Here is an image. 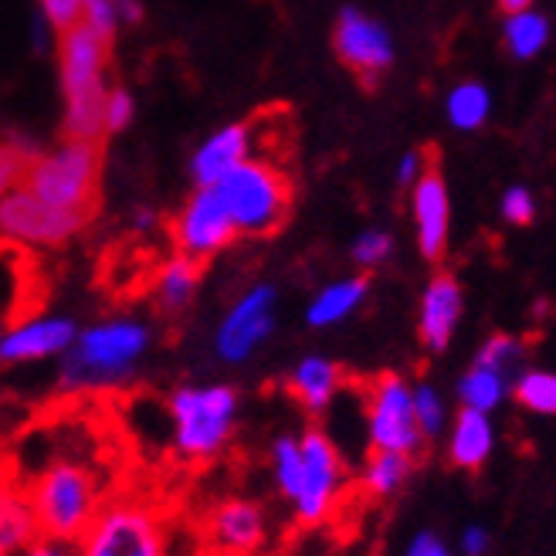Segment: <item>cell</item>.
<instances>
[{"label":"cell","mask_w":556,"mask_h":556,"mask_svg":"<svg viewBox=\"0 0 556 556\" xmlns=\"http://www.w3.org/2000/svg\"><path fill=\"white\" fill-rule=\"evenodd\" d=\"M465 313V292L455 275H434L421 292V305H417V337H421L425 350L444 353L455 340V329Z\"/></svg>","instance_id":"e0dca14e"},{"label":"cell","mask_w":556,"mask_h":556,"mask_svg":"<svg viewBox=\"0 0 556 556\" xmlns=\"http://www.w3.org/2000/svg\"><path fill=\"white\" fill-rule=\"evenodd\" d=\"M21 556H75V546H68V543H59V540H45V536H38L31 546H27Z\"/></svg>","instance_id":"60d3db41"},{"label":"cell","mask_w":556,"mask_h":556,"mask_svg":"<svg viewBox=\"0 0 556 556\" xmlns=\"http://www.w3.org/2000/svg\"><path fill=\"white\" fill-rule=\"evenodd\" d=\"M35 153L24 150V147H11V143H0V198L17 187H24L27 177V166H31Z\"/></svg>","instance_id":"d6a6232c"},{"label":"cell","mask_w":556,"mask_h":556,"mask_svg":"<svg viewBox=\"0 0 556 556\" xmlns=\"http://www.w3.org/2000/svg\"><path fill=\"white\" fill-rule=\"evenodd\" d=\"M38 540V522L24 485L0 476V556H21Z\"/></svg>","instance_id":"7402d4cb"},{"label":"cell","mask_w":556,"mask_h":556,"mask_svg":"<svg viewBox=\"0 0 556 556\" xmlns=\"http://www.w3.org/2000/svg\"><path fill=\"white\" fill-rule=\"evenodd\" d=\"M519 359H522V343L516 337H506V332H498V337H492V340H485L479 346V353H476V359H471V364L509 374L519 364Z\"/></svg>","instance_id":"4dcf8cb0"},{"label":"cell","mask_w":556,"mask_h":556,"mask_svg":"<svg viewBox=\"0 0 556 556\" xmlns=\"http://www.w3.org/2000/svg\"><path fill=\"white\" fill-rule=\"evenodd\" d=\"M498 8H503L506 14H519V11H530L533 0H498Z\"/></svg>","instance_id":"ee69618b"},{"label":"cell","mask_w":556,"mask_h":556,"mask_svg":"<svg viewBox=\"0 0 556 556\" xmlns=\"http://www.w3.org/2000/svg\"><path fill=\"white\" fill-rule=\"evenodd\" d=\"M248 156H255V126L252 119L244 123H231L225 129H217L214 136H207L201 150L190 160V174L198 187H214L225 174H231L238 163H244Z\"/></svg>","instance_id":"ac0fdd59"},{"label":"cell","mask_w":556,"mask_h":556,"mask_svg":"<svg viewBox=\"0 0 556 556\" xmlns=\"http://www.w3.org/2000/svg\"><path fill=\"white\" fill-rule=\"evenodd\" d=\"M530 414L556 417V374L553 370H522L509 391Z\"/></svg>","instance_id":"f1b7e54d"},{"label":"cell","mask_w":556,"mask_h":556,"mask_svg":"<svg viewBox=\"0 0 556 556\" xmlns=\"http://www.w3.org/2000/svg\"><path fill=\"white\" fill-rule=\"evenodd\" d=\"M278 326V289L258 282L244 289L214 329V356L228 367L252 364Z\"/></svg>","instance_id":"9c48e42d"},{"label":"cell","mask_w":556,"mask_h":556,"mask_svg":"<svg viewBox=\"0 0 556 556\" xmlns=\"http://www.w3.org/2000/svg\"><path fill=\"white\" fill-rule=\"evenodd\" d=\"M299 444H302V476L289 503L292 519L299 526H323L340 503V492L346 485V465L337 441L319 428H305L299 434Z\"/></svg>","instance_id":"ba28073f"},{"label":"cell","mask_w":556,"mask_h":556,"mask_svg":"<svg viewBox=\"0 0 556 556\" xmlns=\"http://www.w3.org/2000/svg\"><path fill=\"white\" fill-rule=\"evenodd\" d=\"M170 417V452L187 465H207L235 441L241 394L225 380L180 383L166 397Z\"/></svg>","instance_id":"7a4b0ae2"},{"label":"cell","mask_w":556,"mask_h":556,"mask_svg":"<svg viewBox=\"0 0 556 556\" xmlns=\"http://www.w3.org/2000/svg\"><path fill=\"white\" fill-rule=\"evenodd\" d=\"M498 211H503V217L509 220V225L516 228H526V225H533V217H536V198H533V190L530 187H509L503 193V201H498Z\"/></svg>","instance_id":"836d02e7"},{"label":"cell","mask_w":556,"mask_h":556,"mask_svg":"<svg viewBox=\"0 0 556 556\" xmlns=\"http://www.w3.org/2000/svg\"><path fill=\"white\" fill-rule=\"evenodd\" d=\"M513 391V380L509 374L503 370H489V367H479L471 364L462 377H458V387L455 394L462 401V407L468 410H479V414H492L498 404H503Z\"/></svg>","instance_id":"cb8c5ba5"},{"label":"cell","mask_w":556,"mask_h":556,"mask_svg":"<svg viewBox=\"0 0 556 556\" xmlns=\"http://www.w3.org/2000/svg\"><path fill=\"white\" fill-rule=\"evenodd\" d=\"M129 119H132V96L126 89L105 92V109H102V126H105V132L126 129Z\"/></svg>","instance_id":"d590c367"},{"label":"cell","mask_w":556,"mask_h":556,"mask_svg":"<svg viewBox=\"0 0 556 556\" xmlns=\"http://www.w3.org/2000/svg\"><path fill=\"white\" fill-rule=\"evenodd\" d=\"M153 350V326L136 316H109L78 326L72 346L59 359L65 394H113L129 387Z\"/></svg>","instance_id":"6da1fadb"},{"label":"cell","mask_w":556,"mask_h":556,"mask_svg":"<svg viewBox=\"0 0 556 556\" xmlns=\"http://www.w3.org/2000/svg\"><path fill=\"white\" fill-rule=\"evenodd\" d=\"M81 4H86V0H41V11L54 31L65 35L75 24H81Z\"/></svg>","instance_id":"8d00e7d4"},{"label":"cell","mask_w":556,"mask_h":556,"mask_svg":"<svg viewBox=\"0 0 556 556\" xmlns=\"http://www.w3.org/2000/svg\"><path fill=\"white\" fill-rule=\"evenodd\" d=\"M410 401H414L417 431H421L425 441L448 431V404H444V397H441V391L434 383H428V380L410 383Z\"/></svg>","instance_id":"f546056e"},{"label":"cell","mask_w":556,"mask_h":556,"mask_svg":"<svg viewBox=\"0 0 556 556\" xmlns=\"http://www.w3.org/2000/svg\"><path fill=\"white\" fill-rule=\"evenodd\" d=\"M75 556H170L163 513L139 495L105 498L89 530L75 543Z\"/></svg>","instance_id":"8992f818"},{"label":"cell","mask_w":556,"mask_h":556,"mask_svg":"<svg viewBox=\"0 0 556 556\" xmlns=\"http://www.w3.org/2000/svg\"><path fill=\"white\" fill-rule=\"evenodd\" d=\"M425 170H428V153L410 150V153H404L401 163H397V184H401V187H414L417 180H421Z\"/></svg>","instance_id":"ab89813d"},{"label":"cell","mask_w":556,"mask_h":556,"mask_svg":"<svg viewBox=\"0 0 556 556\" xmlns=\"http://www.w3.org/2000/svg\"><path fill=\"white\" fill-rule=\"evenodd\" d=\"M81 24L92 27V31L113 45V31H116V11H113V0H86L81 4Z\"/></svg>","instance_id":"e575fe53"},{"label":"cell","mask_w":556,"mask_h":556,"mask_svg":"<svg viewBox=\"0 0 556 556\" xmlns=\"http://www.w3.org/2000/svg\"><path fill=\"white\" fill-rule=\"evenodd\" d=\"M489 546H492V536H489L485 526H479V522L465 526L462 536H458V549H462L465 556H485Z\"/></svg>","instance_id":"f35d334b"},{"label":"cell","mask_w":556,"mask_h":556,"mask_svg":"<svg viewBox=\"0 0 556 556\" xmlns=\"http://www.w3.org/2000/svg\"><path fill=\"white\" fill-rule=\"evenodd\" d=\"M444 113H448V123L462 132H476L485 126L489 113H492V92L482 86V81L468 78L462 86H455L444 99Z\"/></svg>","instance_id":"4316f807"},{"label":"cell","mask_w":556,"mask_h":556,"mask_svg":"<svg viewBox=\"0 0 556 556\" xmlns=\"http://www.w3.org/2000/svg\"><path fill=\"white\" fill-rule=\"evenodd\" d=\"M153 220H156V214H153L150 207H139V211L132 214V225H136L139 231H150V228H153Z\"/></svg>","instance_id":"7bdbcfd3"},{"label":"cell","mask_w":556,"mask_h":556,"mask_svg":"<svg viewBox=\"0 0 556 556\" xmlns=\"http://www.w3.org/2000/svg\"><path fill=\"white\" fill-rule=\"evenodd\" d=\"M367 441L370 452H401L410 458L425 448L414 421L410 380L401 374H380L367 387Z\"/></svg>","instance_id":"8fae6325"},{"label":"cell","mask_w":556,"mask_h":556,"mask_svg":"<svg viewBox=\"0 0 556 556\" xmlns=\"http://www.w3.org/2000/svg\"><path fill=\"white\" fill-rule=\"evenodd\" d=\"M410 214H414L417 252L428 262H441L444 252H448V235H452V198L441 170L431 163L421 174V180L410 187Z\"/></svg>","instance_id":"2e32d148"},{"label":"cell","mask_w":556,"mask_h":556,"mask_svg":"<svg viewBox=\"0 0 556 556\" xmlns=\"http://www.w3.org/2000/svg\"><path fill=\"white\" fill-rule=\"evenodd\" d=\"M495 452V428L492 417L462 407L448 431V462L462 471H479Z\"/></svg>","instance_id":"44dd1931"},{"label":"cell","mask_w":556,"mask_h":556,"mask_svg":"<svg viewBox=\"0 0 556 556\" xmlns=\"http://www.w3.org/2000/svg\"><path fill=\"white\" fill-rule=\"evenodd\" d=\"M62 62V89H65V139H89L102 143V109H105V62H109V41H102L92 27L75 24L62 35L59 48Z\"/></svg>","instance_id":"277c9868"},{"label":"cell","mask_w":556,"mask_h":556,"mask_svg":"<svg viewBox=\"0 0 556 556\" xmlns=\"http://www.w3.org/2000/svg\"><path fill=\"white\" fill-rule=\"evenodd\" d=\"M78 332L68 316H27L8 329H0V367H24L62 359Z\"/></svg>","instance_id":"5bb4252c"},{"label":"cell","mask_w":556,"mask_h":556,"mask_svg":"<svg viewBox=\"0 0 556 556\" xmlns=\"http://www.w3.org/2000/svg\"><path fill=\"white\" fill-rule=\"evenodd\" d=\"M370 295V278L367 275H346V278H337V282L323 286L309 305H305V323L313 329H332L346 323L353 313H359V305L367 302Z\"/></svg>","instance_id":"ffe728a7"},{"label":"cell","mask_w":556,"mask_h":556,"mask_svg":"<svg viewBox=\"0 0 556 556\" xmlns=\"http://www.w3.org/2000/svg\"><path fill=\"white\" fill-rule=\"evenodd\" d=\"M113 11H116V21H123V24H136L139 17H143L139 0H113Z\"/></svg>","instance_id":"b9f144b4"},{"label":"cell","mask_w":556,"mask_h":556,"mask_svg":"<svg viewBox=\"0 0 556 556\" xmlns=\"http://www.w3.org/2000/svg\"><path fill=\"white\" fill-rule=\"evenodd\" d=\"M92 217L62 211L41 198H35L31 190H11L0 198V238H8L24 248H59L68 244L78 231H86Z\"/></svg>","instance_id":"30bf717a"},{"label":"cell","mask_w":556,"mask_h":556,"mask_svg":"<svg viewBox=\"0 0 556 556\" xmlns=\"http://www.w3.org/2000/svg\"><path fill=\"white\" fill-rule=\"evenodd\" d=\"M217 198L228 207L238 238H268L289 220L292 211V180L282 163L248 156L217 184Z\"/></svg>","instance_id":"5b68a950"},{"label":"cell","mask_w":556,"mask_h":556,"mask_svg":"<svg viewBox=\"0 0 556 556\" xmlns=\"http://www.w3.org/2000/svg\"><path fill=\"white\" fill-rule=\"evenodd\" d=\"M340 62L364 78V86H377V78L394 65V38L391 31L359 8H343L332 31Z\"/></svg>","instance_id":"4fadbf2b"},{"label":"cell","mask_w":556,"mask_h":556,"mask_svg":"<svg viewBox=\"0 0 556 556\" xmlns=\"http://www.w3.org/2000/svg\"><path fill=\"white\" fill-rule=\"evenodd\" d=\"M198 289H201V265L184 255L166 258L150 282L153 305L163 316H180L187 305L198 299Z\"/></svg>","instance_id":"603a6c76"},{"label":"cell","mask_w":556,"mask_h":556,"mask_svg":"<svg viewBox=\"0 0 556 556\" xmlns=\"http://www.w3.org/2000/svg\"><path fill=\"white\" fill-rule=\"evenodd\" d=\"M24 492L38 522V536L68 546L89 530L105 503L99 476L78 458H51L35 471Z\"/></svg>","instance_id":"3957f363"},{"label":"cell","mask_w":556,"mask_h":556,"mask_svg":"<svg viewBox=\"0 0 556 556\" xmlns=\"http://www.w3.org/2000/svg\"><path fill=\"white\" fill-rule=\"evenodd\" d=\"M204 536L217 556H255L268 540V516L255 498H220L204 522Z\"/></svg>","instance_id":"9a60e30c"},{"label":"cell","mask_w":556,"mask_h":556,"mask_svg":"<svg viewBox=\"0 0 556 556\" xmlns=\"http://www.w3.org/2000/svg\"><path fill=\"white\" fill-rule=\"evenodd\" d=\"M170 231H174L177 255L198 262V265L220 255L238 238L235 220H231L228 207L220 204L214 187H198L190 193L187 204L180 207V214L174 217Z\"/></svg>","instance_id":"7c38bea8"},{"label":"cell","mask_w":556,"mask_h":556,"mask_svg":"<svg viewBox=\"0 0 556 556\" xmlns=\"http://www.w3.org/2000/svg\"><path fill=\"white\" fill-rule=\"evenodd\" d=\"M286 391L305 414H326L343 391V367L323 353H305L286 374Z\"/></svg>","instance_id":"d6986e66"},{"label":"cell","mask_w":556,"mask_h":556,"mask_svg":"<svg viewBox=\"0 0 556 556\" xmlns=\"http://www.w3.org/2000/svg\"><path fill=\"white\" fill-rule=\"evenodd\" d=\"M549 17L540 14L536 8L530 11H519V14H506V27H503V41L513 51V59L519 62H530L536 54L549 45Z\"/></svg>","instance_id":"484cf974"},{"label":"cell","mask_w":556,"mask_h":556,"mask_svg":"<svg viewBox=\"0 0 556 556\" xmlns=\"http://www.w3.org/2000/svg\"><path fill=\"white\" fill-rule=\"evenodd\" d=\"M99 180H102V143L89 139H65L59 150L35 156L27 166L24 190L35 198L92 217L99 207Z\"/></svg>","instance_id":"52a82bcc"},{"label":"cell","mask_w":556,"mask_h":556,"mask_svg":"<svg viewBox=\"0 0 556 556\" xmlns=\"http://www.w3.org/2000/svg\"><path fill=\"white\" fill-rule=\"evenodd\" d=\"M268 476L278 489V495L292 503V495L299 489V476H302V444H299V434L292 431H282L275 434L271 444H268Z\"/></svg>","instance_id":"83f0119b"},{"label":"cell","mask_w":556,"mask_h":556,"mask_svg":"<svg viewBox=\"0 0 556 556\" xmlns=\"http://www.w3.org/2000/svg\"><path fill=\"white\" fill-rule=\"evenodd\" d=\"M414 471V458L401 452H370L359 471V485L374 498H391L397 495Z\"/></svg>","instance_id":"d4e9b609"},{"label":"cell","mask_w":556,"mask_h":556,"mask_svg":"<svg viewBox=\"0 0 556 556\" xmlns=\"http://www.w3.org/2000/svg\"><path fill=\"white\" fill-rule=\"evenodd\" d=\"M404 556H452V553H448V543H444L438 533L421 530L410 536V543L404 546Z\"/></svg>","instance_id":"74e56055"},{"label":"cell","mask_w":556,"mask_h":556,"mask_svg":"<svg viewBox=\"0 0 556 556\" xmlns=\"http://www.w3.org/2000/svg\"><path fill=\"white\" fill-rule=\"evenodd\" d=\"M391 252H394V238L387 231H380V228H367V231L356 235V241L350 248V258L359 268L370 271V268H377V265H383L387 258H391Z\"/></svg>","instance_id":"1f68e13d"}]
</instances>
